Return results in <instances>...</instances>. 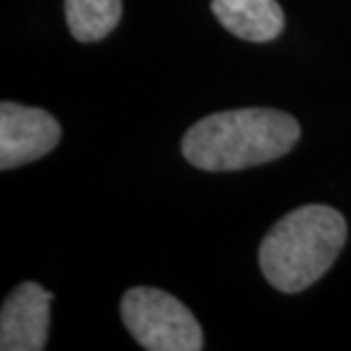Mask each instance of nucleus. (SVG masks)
<instances>
[{
    "instance_id": "1",
    "label": "nucleus",
    "mask_w": 351,
    "mask_h": 351,
    "mask_svg": "<svg viewBox=\"0 0 351 351\" xmlns=\"http://www.w3.org/2000/svg\"><path fill=\"white\" fill-rule=\"evenodd\" d=\"M301 137L292 114L271 108L217 112L192 123L182 137V156L203 171H240L283 158Z\"/></svg>"
},
{
    "instance_id": "6",
    "label": "nucleus",
    "mask_w": 351,
    "mask_h": 351,
    "mask_svg": "<svg viewBox=\"0 0 351 351\" xmlns=\"http://www.w3.org/2000/svg\"><path fill=\"white\" fill-rule=\"evenodd\" d=\"M213 14L230 34L254 44L276 39L285 27L276 0H213Z\"/></svg>"
},
{
    "instance_id": "3",
    "label": "nucleus",
    "mask_w": 351,
    "mask_h": 351,
    "mask_svg": "<svg viewBox=\"0 0 351 351\" xmlns=\"http://www.w3.org/2000/svg\"><path fill=\"white\" fill-rule=\"evenodd\" d=\"M125 328L149 351H199L203 331L192 311L158 287H132L121 299Z\"/></svg>"
},
{
    "instance_id": "2",
    "label": "nucleus",
    "mask_w": 351,
    "mask_h": 351,
    "mask_svg": "<svg viewBox=\"0 0 351 351\" xmlns=\"http://www.w3.org/2000/svg\"><path fill=\"white\" fill-rule=\"evenodd\" d=\"M347 242V221L335 208L301 206L261 242V271L278 292H304L331 269Z\"/></svg>"
},
{
    "instance_id": "5",
    "label": "nucleus",
    "mask_w": 351,
    "mask_h": 351,
    "mask_svg": "<svg viewBox=\"0 0 351 351\" xmlns=\"http://www.w3.org/2000/svg\"><path fill=\"white\" fill-rule=\"evenodd\" d=\"M53 294L39 283L25 280L5 299L0 311V349L41 351L48 342Z\"/></svg>"
},
{
    "instance_id": "4",
    "label": "nucleus",
    "mask_w": 351,
    "mask_h": 351,
    "mask_svg": "<svg viewBox=\"0 0 351 351\" xmlns=\"http://www.w3.org/2000/svg\"><path fill=\"white\" fill-rule=\"evenodd\" d=\"M62 125L51 112L12 101L0 105V169L10 171L44 158L60 144Z\"/></svg>"
},
{
    "instance_id": "7",
    "label": "nucleus",
    "mask_w": 351,
    "mask_h": 351,
    "mask_svg": "<svg viewBox=\"0 0 351 351\" xmlns=\"http://www.w3.org/2000/svg\"><path fill=\"white\" fill-rule=\"evenodd\" d=\"M66 25L73 39L82 44L101 41L121 21V0H64Z\"/></svg>"
}]
</instances>
